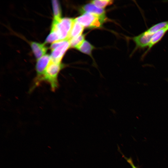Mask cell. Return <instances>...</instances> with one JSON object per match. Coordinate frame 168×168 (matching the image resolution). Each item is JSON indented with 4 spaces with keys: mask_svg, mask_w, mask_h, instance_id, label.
Returning <instances> with one entry per match:
<instances>
[{
    "mask_svg": "<svg viewBox=\"0 0 168 168\" xmlns=\"http://www.w3.org/2000/svg\"><path fill=\"white\" fill-rule=\"evenodd\" d=\"M52 4L54 13V20H58L61 18V11L59 3L56 0L52 1Z\"/></svg>",
    "mask_w": 168,
    "mask_h": 168,
    "instance_id": "cell-11",
    "label": "cell"
},
{
    "mask_svg": "<svg viewBox=\"0 0 168 168\" xmlns=\"http://www.w3.org/2000/svg\"><path fill=\"white\" fill-rule=\"evenodd\" d=\"M153 35L146 30L133 37V40L135 44L136 49H142L148 47Z\"/></svg>",
    "mask_w": 168,
    "mask_h": 168,
    "instance_id": "cell-5",
    "label": "cell"
},
{
    "mask_svg": "<svg viewBox=\"0 0 168 168\" xmlns=\"http://www.w3.org/2000/svg\"><path fill=\"white\" fill-rule=\"evenodd\" d=\"M168 30L166 27L153 34L148 46L147 51L150 50L154 45L158 42L163 38Z\"/></svg>",
    "mask_w": 168,
    "mask_h": 168,
    "instance_id": "cell-8",
    "label": "cell"
},
{
    "mask_svg": "<svg viewBox=\"0 0 168 168\" xmlns=\"http://www.w3.org/2000/svg\"><path fill=\"white\" fill-rule=\"evenodd\" d=\"M84 28L82 25L76 21L74 19V22L68 39L70 40L82 35Z\"/></svg>",
    "mask_w": 168,
    "mask_h": 168,
    "instance_id": "cell-9",
    "label": "cell"
},
{
    "mask_svg": "<svg viewBox=\"0 0 168 168\" xmlns=\"http://www.w3.org/2000/svg\"><path fill=\"white\" fill-rule=\"evenodd\" d=\"M167 81L168 82V78L167 79Z\"/></svg>",
    "mask_w": 168,
    "mask_h": 168,
    "instance_id": "cell-17",
    "label": "cell"
},
{
    "mask_svg": "<svg viewBox=\"0 0 168 168\" xmlns=\"http://www.w3.org/2000/svg\"><path fill=\"white\" fill-rule=\"evenodd\" d=\"M168 24V21H163L159 23L152 26L147 30L149 33L153 34L166 27Z\"/></svg>",
    "mask_w": 168,
    "mask_h": 168,
    "instance_id": "cell-12",
    "label": "cell"
},
{
    "mask_svg": "<svg viewBox=\"0 0 168 168\" xmlns=\"http://www.w3.org/2000/svg\"><path fill=\"white\" fill-rule=\"evenodd\" d=\"M113 1L110 0H96L91 1V3L97 7L103 9L108 5L112 4Z\"/></svg>",
    "mask_w": 168,
    "mask_h": 168,
    "instance_id": "cell-14",
    "label": "cell"
},
{
    "mask_svg": "<svg viewBox=\"0 0 168 168\" xmlns=\"http://www.w3.org/2000/svg\"><path fill=\"white\" fill-rule=\"evenodd\" d=\"M84 38V35H81L77 37L69 40L70 47L75 48L77 49L85 40Z\"/></svg>",
    "mask_w": 168,
    "mask_h": 168,
    "instance_id": "cell-13",
    "label": "cell"
},
{
    "mask_svg": "<svg viewBox=\"0 0 168 168\" xmlns=\"http://www.w3.org/2000/svg\"><path fill=\"white\" fill-rule=\"evenodd\" d=\"M80 12L83 14L85 13H90L100 16L105 17L104 10L99 8L92 3L87 4L80 9Z\"/></svg>",
    "mask_w": 168,
    "mask_h": 168,
    "instance_id": "cell-6",
    "label": "cell"
},
{
    "mask_svg": "<svg viewBox=\"0 0 168 168\" xmlns=\"http://www.w3.org/2000/svg\"><path fill=\"white\" fill-rule=\"evenodd\" d=\"M166 28L167 30H168V24L167 25V26H166Z\"/></svg>",
    "mask_w": 168,
    "mask_h": 168,
    "instance_id": "cell-16",
    "label": "cell"
},
{
    "mask_svg": "<svg viewBox=\"0 0 168 168\" xmlns=\"http://www.w3.org/2000/svg\"><path fill=\"white\" fill-rule=\"evenodd\" d=\"M94 49V47L91 44L85 40L77 49L83 53L91 55L92 50Z\"/></svg>",
    "mask_w": 168,
    "mask_h": 168,
    "instance_id": "cell-10",
    "label": "cell"
},
{
    "mask_svg": "<svg viewBox=\"0 0 168 168\" xmlns=\"http://www.w3.org/2000/svg\"><path fill=\"white\" fill-rule=\"evenodd\" d=\"M74 21V19L67 17L53 20L51 31L57 35L59 41L68 39Z\"/></svg>",
    "mask_w": 168,
    "mask_h": 168,
    "instance_id": "cell-1",
    "label": "cell"
},
{
    "mask_svg": "<svg viewBox=\"0 0 168 168\" xmlns=\"http://www.w3.org/2000/svg\"><path fill=\"white\" fill-rule=\"evenodd\" d=\"M30 46L32 51L37 59L44 55L47 50V48L44 44L32 42L30 43Z\"/></svg>",
    "mask_w": 168,
    "mask_h": 168,
    "instance_id": "cell-7",
    "label": "cell"
},
{
    "mask_svg": "<svg viewBox=\"0 0 168 168\" xmlns=\"http://www.w3.org/2000/svg\"><path fill=\"white\" fill-rule=\"evenodd\" d=\"M118 151L121 153L122 155V157L124 158L127 161V162L130 165L132 168H138L134 164L132 159L131 157H127L122 152L119 147L118 145Z\"/></svg>",
    "mask_w": 168,
    "mask_h": 168,
    "instance_id": "cell-15",
    "label": "cell"
},
{
    "mask_svg": "<svg viewBox=\"0 0 168 168\" xmlns=\"http://www.w3.org/2000/svg\"><path fill=\"white\" fill-rule=\"evenodd\" d=\"M63 67L61 63H55L51 60L45 70L42 82H46L49 84L53 91H55L58 87V76Z\"/></svg>",
    "mask_w": 168,
    "mask_h": 168,
    "instance_id": "cell-2",
    "label": "cell"
},
{
    "mask_svg": "<svg viewBox=\"0 0 168 168\" xmlns=\"http://www.w3.org/2000/svg\"><path fill=\"white\" fill-rule=\"evenodd\" d=\"M70 47V43L68 39L52 43L50 47L51 51L50 55L51 61L55 63H61L65 53Z\"/></svg>",
    "mask_w": 168,
    "mask_h": 168,
    "instance_id": "cell-4",
    "label": "cell"
},
{
    "mask_svg": "<svg viewBox=\"0 0 168 168\" xmlns=\"http://www.w3.org/2000/svg\"><path fill=\"white\" fill-rule=\"evenodd\" d=\"M75 20L84 27L98 28L101 27L106 20V17L92 13H85L76 18Z\"/></svg>",
    "mask_w": 168,
    "mask_h": 168,
    "instance_id": "cell-3",
    "label": "cell"
}]
</instances>
